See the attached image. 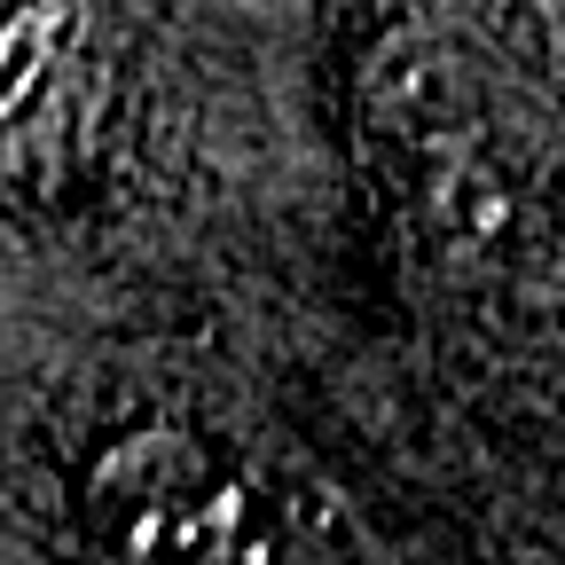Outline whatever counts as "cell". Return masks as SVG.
<instances>
[{
	"instance_id": "cell-1",
	"label": "cell",
	"mask_w": 565,
	"mask_h": 565,
	"mask_svg": "<svg viewBox=\"0 0 565 565\" xmlns=\"http://www.w3.org/2000/svg\"><path fill=\"white\" fill-rule=\"evenodd\" d=\"M353 110L362 166L424 291L487 307L550 267L557 141L479 17L401 0L362 55Z\"/></svg>"
},
{
	"instance_id": "cell-2",
	"label": "cell",
	"mask_w": 565,
	"mask_h": 565,
	"mask_svg": "<svg viewBox=\"0 0 565 565\" xmlns=\"http://www.w3.org/2000/svg\"><path fill=\"white\" fill-rule=\"evenodd\" d=\"M110 103L103 0H17L9 9V181L17 196H55L87 173Z\"/></svg>"
}]
</instances>
